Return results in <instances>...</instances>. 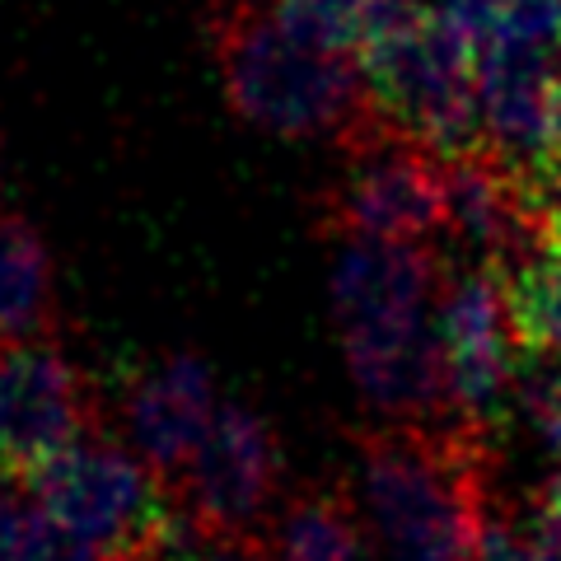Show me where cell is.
<instances>
[{
	"mask_svg": "<svg viewBox=\"0 0 561 561\" xmlns=\"http://www.w3.org/2000/svg\"><path fill=\"white\" fill-rule=\"evenodd\" d=\"M440 272L445 262L426 243L337 239L332 323L351 383L383 421H463L435 332Z\"/></svg>",
	"mask_w": 561,
	"mask_h": 561,
	"instance_id": "6da1fadb",
	"label": "cell"
},
{
	"mask_svg": "<svg viewBox=\"0 0 561 561\" xmlns=\"http://www.w3.org/2000/svg\"><path fill=\"white\" fill-rule=\"evenodd\" d=\"M360 511L383 561H472L491 515V445L468 421H383L356 435Z\"/></svg>",
	"mask_w": 561,
	"mask_h": 561,
	"instance_id": "7a4b0ae2",
	"label": "cell"
},
{
	"mask_svg": "<svg viewBox=\"0 0 561 561\" xmlns=\"http://www.w3.org/2000/svg\"><path fill=\"white\" fill-rule=\"evenodd\" d=\"M216 61L230 108L272 136H337L370 117L360 57L295 38L257 0H225Z\"/></svg>",
	"mask_w": 561,
	"mask_h": 561,
	"instance_id": "3957f363",
	"label": "cell"
},
{
	"mask_svg": "<svg viewBox=\"0 0 561 561\" xmlns=\"http://www.w3.org/2000/svg\"><path fill=\"white\" fill-rule=\"evenodd\" d=\"M370 108L440 160L486 150L472 47L445 14L379 28L360 51Z\"/></svg>",
	"mask_w": 561,
	"mask_h": 561,
	"instance_id": "277c9868",
	"label": "cell"
},
{
	"mask_svg": "<svg viewBox=\"0 0 561 561\" xmlns=\"http://www.w3.org/2000/svg\"><path fill=\"white\" fill-rule=\"evenodd\" d=\"M346 164L323 197L332 239H398L440 253L445 160L416 136L398 131L375 108L342 140Z\"/></svg>",
	"mask_w": 561,
	"mask_h": 561,
	"instance_id": "5b68a950",
	"label": "cell"
},
{
	"mask_svg": "<svg viewBox=\"0 0 561 561\" xmlns=\"http://www.w3.org/2000/svg\"><path fill=\"white\" fill-rule=\"evenodd\" d=\"M43 515L90 557H140L164 524L160 478L103 435H84L28 472Z\"/></svg>",
	"mask_w": 561,
	"mask_h": 561,
	"instance_id": "8992f818",
	"label": "cell"
},
{
	"mask_svg": "<svg viewBox=\"0 0 561 561\" xmlns=\"http://www.w3.org/2000/svg\"><path fill=\"white\" fill-rule=\"evenodd\" d=\"M435 332H440L454 412L468 426L491 435V426L511 412L519 365L524 351H529L505 280L486 267H454V262H445L440 300H435Z\"/></svg>",
	"mask_w": 561,
	"mask_h": 561,
	"instance_id": "52a82bcc",
	"label": "cell"
},
{
	"mask_svg": "<svg viewBox=\"0 0 561 561\" xmlns=\"http://www.w3.org/2000/svg\"><path fill=\"white\" fill-rule=\"evenodd\" d=\"M173 486H179V511L202 529L257 538L262 519L280 501V445L267 416L243 402H220Z\"/></svg>",
	"mask_w": 561,
	"mask_h": 561,
	"instance_id": "ba28073f",
	"label": "cell"
},
{
	"mask_svg": "<svg viewBox=\"0 0 561 561\" xmlns=\"http://www.w3.org/2000/svg\"><path fill=\"white\" fill-rule=\"evenodd\" d=\"M94 435V393L51 337L0 342V463L33 472Z\"/></svg>",
	"mask_w": 561,
	"mask_h": 561,
	"instance_id": "9c48e42d",
	"label": "cell"
},
{
	"mask_svg": "<svg viewBox=\"0 0 561 561\" xmlns=\"http://www.w3.org/2000/svg\"><path fill=\"white\" fill-rule=\"evenodd\" d=\"M216 379L197 356L169 351L146 360L122 393V426H127L131 454L160 482H179L206 426L216 421Z\"/></svg>",
	"mask_w": 561,
	"mask_h": 561,
	"instance_id": "30bf717a",
	"label": "cell"
},
{
	"mask_svg": "<svg viewBox=\"0 0 561 561\" xmlns=\"http://www.w3.org/2000/svg\"><path fill=\"white\" fill-rule=\"evenodd\" d=\"M552 61L557 51L534 47L524 38H486L472 47V76H478V108L486 150L524 173L557 154L552 140Z\"/></svg>",
	"mask_w": 561,
	"mask_h": 561,
	"instance_id": "8fae6325",
	"label": "cell"
},
{
	"mask_svg": "<svg viewBox=\"0 0 561 561\" xmlns=\"http://www.w3.org/2000/svg\"><path fill=\"white\" fill-rule=\"evenodd\" d=\"M253 542L262 561H375L379 557L360 501L346 486H323V482L280 491V501L262 519Z\"/></svg>",
	"mask_w": 561,
	"mask_h": 561,
	"instance_id": "7c38bea8",
	"label": "cell"
},
{
	"mask_svg": "<svg viewBox=\"0 0 561 561\" xmlns=\"http://www.w3.org/2000/svg\"><path fill=\"white\" fill-rule=\"evenodd\" d=\"M51 257L24 216L0 210V342L47 337Z\"/></svg>",
	"mask_w": 561,
	"mask_h": 561,
	"instance_id": "4fadbf2b",
	"label": "cell"
},
{
	"mask_svg": "<svg viewBox=\"0 0 561 561\" xmlns=\"http://www.w3.org/2000/svg\"><path fill=\"white\" fill-rule=\"evenodd\" d=\"M90 552L70 548L43 515L28 472L0 463V561H80Z\"/></svg>",
	"mask_w": 561,
	"mask_h": 561,
	"instance_id": "5bb4252c",
	"label": "cell"
},
{
	"mask_svg": "<svg viewBox=\"0 0 561 561\" xmlns=\"http://www.w3.org/2000/svg\"><path fill=\"white\" fill-rule=\"evenodd\" d=\"M267 5L295 38L342 57H360L379 24V0H267Z\"/></svg>",
	"mask_w": 561,
	"mask_h": 561,
	"instance_id": "9a60e30c",
	"label": "cell"
},
{
	"mask_svg": "<svg viewBox=\"0 0 561 561\" xmlns=\"http://www.w3.org/2000/svg\"><path fill=\"white\" fill-rule=\"evenodd\" d=\"M136 561H262L253 538H225L202 529L197 519H187L179 505L164 511L160 534L150 538V548Z\"/></svg>",
	"mask_w": 561,
	"mask_h": 561,
	"instance_id": "2e32d148",
	"label": "cell"
},
{
	"mask_svg": "<svg viewBox=\"0 0 561 561\" xmlns=\"http://www.w3.org/2000/svg\"><path fill=\"white\" fill-rule=\"evenodd\" d=\"M472 561H538L534 542H529V529H524L519 515H491L486 534L478 542V552H472Z\"/></svg>",
	"mask_w": 561,
	"mask_h": 561,
	"instance_id": "e0dca14e",
	"label": "cell"
},
{
	"mask_svg": "<svg viewBox=\"0 0 561 561\" xmlns=\"http://www.w3.org/2000/svg\"><path fill=\"white\" fill-rule=\"evenodd\" d=\"M552 140H557V150H561V51H557V61H552Z\"/></svg>",
	"mask_w": 561,
	"mask_h": 561,
	"instance_id": "ac0fdd59",
	"label": "cell"
},
{
	"mask_svg": "<svg viewBox=\"0 0 561 561\" xmlns=\"http://www.w3.org/2000/svg\"><path fill=\"white\" fill-rule=\"evenodd\" d=\"M80 561H136V557H80Z\"/></svg>",
	"mask_w": 561,
	"mask_h": 561,
	"instance_id": "d6986e66",
	"label": "cell"
}]
</instances>
